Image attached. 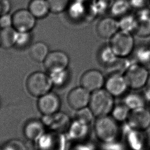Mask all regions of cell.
<instances>
[{"label":"cell","mask_w":150,"mask_h":150,"mask_svg":"<svg viewBox=\"0 0 150 150\" xmlns=\"http://www.w3.org/2000/svg\"><path fill=\"white\" fill-rule=\"evenodd\" d=\"M43 122L51 131L62 133L69 130L71 120L68 115L63 112H57L52 115L44 116Z\"/></svg>","instance_id":"cell-14"},{"label":"cell","mask_w":150,"mask_h":150,"mask_svg":"<svg viewBox=\"0 0 150 150\" xmlns=\"http://www.w3.org/2000/svg\"><path fill=\"white\" fill-rule=\"evenodd\" d=\"M137 27L135 33L142 37L150 35V9L148 7L138 10L136 14Z\"/></svg>","instance_id":"cell-17"},{"label":"cell","mask_w":150,"mask_h":150,"mask_svg":"<svg viewBox=\"0 0 150 150\" xmlns=\"http://www.w3.org/2000/svg\"><path fill=\"white\" fill-rule=\"evenodd\" d=\"M114 106V96L105 89L101 88L92 92L88 108L95 116H108L112 112Z\"/></svg>","instance_id":"cell-1"},{"label":"cell","mask_w":150,"mask_h":150,"mask_svg":"<svg viewBox=\"0 0 150 150\" xmlns=\"http://www.w3.org/2000/svg\"><path fill=\"white\" fill-rule=\"evenodd\" d=\"M94 129L98 139L105 143L114 141L119 133L117 121L108 115L97 117L94 125Z\"/></svg>","instance_id":"cell-2"},{"label":"cell","mask_w":150,"mask_h":150,"mask_svg":"<svg viewBox=\"0 0 150 150\" xmlns=\"http://www.w3.org/2000/svg\"><path fill=\"white\" fill-rule=\"evenodd\" d=\"M0 46H1V43H0Z\"/></svg>","instance_id":"cell-43"},{"label":"cell","mask_w":150,"mask_h":150,"mask_svg":"<svg viewBox=\"0 0 150 150\" xmlns=\"http://www.w3.org/2000/svg\"><path fill=\"white\" fill-rule=\"evenodd\" d=\"M110 45L119 58H127L134 50L135 40L132 33L119 30L110 38Z\"/></svg>","instance_id":"cell-4"},{"label":"cell","mask_w":150,"mask_h":150,"mask_svg":"<svg viewBox=\"0 0 150 150\" xmlns=\"http://www.w3.org/2000/svg\"><path fill=\"white\" fill-rule=\"evenodd\" d=\"M11 9V4L9 0H0V16L9 13Z\"/></svg>","instance_id":"cell-37"},{"label":"cell","mask_w":150,"mask_h":150,"mask_svg":"<svg viewBox=\"0 0 150 150\" xmlns=\"http://www.w3.org/2000/svg\"><path fill=\"white\" fill-rule=\"evenodd\" d=\"M128 123L134 129L143 131L150 126V111L145 107L131 110L127 118Z\"/></svg>","instance_id":"cell-13"},{"label":"cell","mask_w":150,"mask_h":150,"mask_svg":"<svg viewBox=\"0 0 150 150\" xmlns=\"http://www.w3.org/2000/svg\"><path fill=\"white\" fill-rule=\"evenodd\" d=\"M31 38L30 32L17 31L15 46L19 48L26 47L30 43Z\"/></svg>","instance_id":"cell-33"},{"label":"cell","mask_w":150,"mask_h":150,"mask_svg":"<svg viewBox=\"0 0 150 150\" xmlns=\"http://www.w3.org/2000/svg\"><path fill=\"white\" fill-rule=\"evenodd\" d=\"M17 31L13 27L2 28L0 30L1 46L8 49L15 46Z\"/></svg>","instance_id":"cell-23"},{"label":"cell","mask_w":150,"mask_h":150,"mask_svg":"<svg viewBox=\"0 0 150 150\" xmlns=\"http://www.w3.org/2000/svg\"><path fill=\"white\" fill-rule=\"evenodd\" d=\"M28 9L36 19L44 18L50 11L47 0H31Z\"/></svg>","instance_id":"cell-18"},{"label":"cell","mask_w":150,"mask_h":150,"mask_svg":"<svg viewBox=\"0 0 150 150\" xmlns=\"http://www.w3.org/2000/svg\"><path fill=\"white\" fill-rule=\"evenodd\" d=\"M75 116L76 120L88 125L91 123L95 116L90 108L87 106L77 110Z\"/></svg>","instance_id":"cell-32"},{"label":"cell","mask_w":150,"mask_h":150,"mask_svg":"<svg viewBox=\"0 0 150 150\" xmlns=\"http://www.w3.org/2000/svg\"><path fill=\"white\" fill-rule=\"evenodd\" d=\"M44 65L50 72L67 69L69 58L67 53L61 50H54L49 52L44 61Z\"/></svg>","instance_id":"cell-10"},{"label":"cell","mask_w":150,"mask_h":150,"mask_svg":"<svg viewBox=\"0 0 150 150\" xmlns=\"http://www.w3.org/2000/svg\"><path fill=\"white\" fill-rule=\"evenodd\" d=\"M135 62L150 69V48L149 45L141 46L134 52Z\"/></svg>","instance_id":"cell-27"},{"label":"cell","mask_w":150,"mask_h":150,"mask_svg":"<svg viewBox=\"0 0 150 150\" xmlns=\"http://www.w3.org/2000/svg\"><path fill=\"white\" fill-rule=\"evenodd\" d=\"M105 81L103 74L95 69L86 71L80 78L81 86L91 93L102 88Z\"/></svg>","instance_id":"cell-9"},{"label":"cell","mask_w":150,"mask_h":150,"mask_svg":"<svg viewBox=\"0 0 150 150\" xmlns=\"http://www.w3.org/2000/svg\"></svg>","instance_id":"cell-44"},{"label":"cell","mask_w":150,"mask_h":150,"mask_svg":"<svg viewBox=\"0 0 150 150\" xmlns=\"http://www.w3.org/2000/svg\"><path fill=\"white\" fill-rule=\"evenodd\" d=\"M146 94L149 98H150V74L148 78V81L146 83Z\"/></svg>","instance_id":"cell-38"},{"label":"cell","mask_w":150,"mask_h":150,"mask_svg":"<svg viewBox=\"0 0 150 150\" xmlns=\"http://www.w3.org/2000/svg\"><path fill=\"white\" fill-rule=\"evenodd\" d=\"M130 109L125 104H118L115 105L112 114V118L116 121H123L127 119L129 115Z\"/></svg>","instance_id":"cell-30"},{"label":"cell","mask_w":150,"mask_h":150,"mask_svg":"<svg viewBox=\"0 0 150 150\" xmlns=\"http://www.w3.org/2000/svg\"><path fill=\"white\" fill-rule=\"evenodd\" d=\"M88 125L76 120L69 127L71 136L76 139L84 137L88 132Z\"/></svg>","instance_id":"cell-29"},{"label":"cell","mask_w":150,"mask_h":150,"mask_svg":"<svg viewBox=\"0 0 150 150\" xmlns=\"http://www.w3.org/2000/svg\"><path fill=\"white\" fill-rule=\"evenodd\" d=\"M45 133V125L43 121L33 119L28 121L24 127V134L27 139L37 142Z\"/></svg>","instance_id":"cell-16"},{"label":"cell","mask_w":150,"mask_h":150,"mask_svg":"<svg viewBox=\"0 0 150 150\" xmlns=\"http://www.w3.org/2000/svg\"><path fill=\"white\" fill-rule=\"evenodd\" d=\"M149 110H150V103H149Z\"/></svg>","instance_id":"cell-40"},{"label":"cell","mask_w":150,"mask_h":150,"mask_svg":"<svg viewBox=\"0 0 150 150\" xmlns=\"http://www.w3.org/2000/svg\"><path fill=\"white\" fill-rule=\"evenodd\" d=\"M124 104H125L130 110L144 108L145 107L146 104L145 97L144 95L137 92L129 93L125 96Z\"/></svg>","instance_id":"cell-25"},{"label":"cell","mask_w":150,"mask_h":150,"mask_svg":"<svg viewBox=\"0 0 150 150\" xmlns=\"http://www.w3.org/2000/svg\"><path fill=\"white\" fill-rule=\"evenodd\" d=\"M13 27V17L9 13L0 16V28H6Z\"/></svg>","instance_id":"cell-35"},{"label":"cell","mask_w":150,"mask_h":150,"mask_svg":"<svg viewBox=\"0 0 150 150\" xmlns=\"http://www.w3.org/2000/svg\"><path fill=\"white\" fill-rule=\"evenodd\" d=\"M0 150H4L3 149H0Z\"/></svg>","instance_id":"cell-42"},{"label":"cell","mask_w":150,"mask_h":150,"mask_svg":"<svg viewBox=\"0 0 150 150\" xmlns=\"http://www.w3.org/2000/svg\"><path fill=\"white\" fill-rule=\"evenodd\" d=\"M49 76L53 85L61 86L67 83L69 79V74L67 69L53 71L50 72Z\"/></svg>","instance_id":"cell-28"},{"label":"cell","mask_w":150,"mask_h":150,"mask_svg":"<svg viewBox=\"0 0 150 150\" xmlns=\"http://www.w3.org/2000/svg\"><path fill=\"white\" fill-rule=\"evenodd\" d=\"M119 30L118 20L112 17L103 18L98 22L96 27L98 35L104 39L111 38Z\"/></svg>","instance_id":"cell-15"},{"label":"cell","mask_w":150,"mask_h":150,"mask_svg":"<svg viewBox=\"0 0 150 150\" xmlns=\"http://www.w3.org/2000/svg\"><path fill=\"white\" fill-rule=\"evenodd\" d=\"M67 11L69 17L71 19L78 21L83 19L86 16L88 8L85 3L74 0L73 2L70 3Z\"/></svg>","instance_id":"cell-21"},{"label":"cell","mask_w":150,"mask_h":150,"mask_svg":"<svg viewBox=\"0 0 150 150\" xmlns=\"http://www.w3.org/2000/svg\"><path fill=\"white\" fill-rule=\"evenodd\" d=\"M37 105L43 115L49 116L58 112L60 108V99L56 94L50 92L40 97Z\"/></svg>","instance_id":"cell-12"},{"label":"cell","mask_w":150,"mask_h":150,"mask_svg":"<svg viewBox=\"0 0 150 150\" xmlns=\"http://www.w3.org/2000/svg\"><path fill=\"white\" fill-rule=\"evenodd\" d=\"M114 0H92L88 9L86 16L90 18L97 17L110 10Z\"/></svg>","instance_id":"cell-22"},{"label":"cell","mask_w":150,"mask_h":150,"mask_svg":"<svg viewBox=\"0 0 150 150\" xmlns=\"http://www.w3.org/2000/svg\"><path fill=\"white\" fill-rule=\"evenodd\" d=\"M149 45V47H150V42H149V45Z\"/></svg>","instance_id":"cell-41"},{"label":"cell","mask_w":150,"mask_h":150,"mask_svg":"<svg viewBox=\"0 0 150 150\" xmlns=\"http://www.w3.org/2000/svg\"><path fill=\"white\" fill-rule=\"evenodd\" d=\"M53 83L49 75L42 71L32 73L27 78L26 87L32 96L41 97L50 92Z\"/></svg>","instance_id":"cell-3"},{"label":"cell","mask_w":150,"mask_h":150,"mask_svg":"<svg viewBox=\"0 0 150 150\" xmlns=\"http://www.w3.org/2000/svg\"><path fill=\"white\" fill-rule=\"evenodd\" d=\"M50 11L60 13L67 10L70 4L69 0H47Z\"/></svg>","instance_id":"cell-31"},{"label":"cell","mask_w":150,"mask_h":150,"mask_svg":"<svg viewBox=\"0 0 150 150\" xmlns=\"http://www.w3.org/2000/svg\"><path fill=\"white\" fill-rule=\"evenodd\" d=\"M105 89L114 97L121 96L129 88L124 74L111 73L105 79Z\"/></svg>","instance_id":"cell-8"},{"label":"cell","mask_w":150,"mask_h":150,"mask_svg":"<svg viewBox=\"0 0 150 150\" xmlns=\"http://www.w3.org/2000/svg\"><path fill=\"white\" fill-rule=\"evenodd\" d=\"M4 150H27L25 144L19 139L10 140L3 146Z\"/></svg>","instance_id":"cell-34"},{"label":"cell","mask_w":150,"mask_h":150,"mask_svg":"<svg viewBox=\"0 0 150 150\" xmlns=\"http://www.w3.org/2000/svg\"><path fill=\"white\" fill-rule=\"evenodd\" d=\"M132 8L139 10L141 9L147 7L150 3V0H129Z\"/></svg>","instance_id":"cell-36"},{"label":"cell","mask_w":150,"mask_h":150,"mask_svg":"<svg viewBox=\"0 0 150 150\" xmlns=\"http://www.w3.org/2000/svg\"><path fill=\"white\" fill-rule=\"evenodd\" d=\"M77 1H81V2H82L86 3V2H88V1H89V0H77Z\"/></svg>","instance_id":"cell-39"},{"label":"cell","mask_w":150,"mask_h":150,"mask_svg":"<svg viewBox=\"0 0 150 150\" xmlns=\"http://www.w3.org/2000/svg\"><path fill=\"white\" fill-rule=\"evenodd\" d=\"M91 95V92L81 86L71 90L67 100L71 108L79 110L88 106Z\"/></svg>","instance_id":"cell-11"},{"label":"cell","mask_w":150,"mask_h":150,"mask_svg":"<svg viewBox=\"0 0 150 150\" xmlns=\"http://www.w3.org/2000/svg\"><path fill=\"white\" fill-rule=\"evenodd\" d=\"M98 59L101 64L110 68L117 62L119 59L110 45H105L100 49L98 54Z\"/></svg>","instance_id":"cell-20"},{"label":"cell","mask_w":150,"mask_h":150,"mask_svg":"<svg viewBox=\"0 0 150 150\" xmlns=\"http://www.w3.org/2000/svg\"><path fill=\"white\" fill-rule=\"evenodd\" d=\"M149 75L148 69L135 62L130 65L124 74L129 88L134 90L146 86Z\"/></svg>","instance_id":"cell-5"},{"label":"cell","mask_w":150,"mask_h":150,"mask_svg":"<svg viewBox=\"0 0 150 150\" xmlns=\"http://www.w3.org/2000/svg\"><path fill=\"white\" fill-rule=\"evenodd\" d=\"M13 27L17 31L30 32L35 27L36 18L28 9H21L13 15Z\"/></svg>","instance_id":"cell-7"},{"label":"cell","mask_w":150,"mask_h":150,"mask_svg":"<svg viewBox=\"0 0 150 150\" xmlns=\"http://www.w3.org/2000/svg\"><path fill=\"white\" fill-rule=\"evenodd\" d=\"M131 8L129 0H114L109 11L112 17L120 18L129 13Z\"/></svg>","instance_id":"cell-24"},{"label":"cell","mask_w":150,"mask_h":150,"mask_svg":"<svg viewBox=\"0 0 150 150\" xmlns=\"http://www.w3.org/2000/svg\"><path fill=\"white\" fill-rule=\"evenodd\" d=\"M37 142L38 150H64L65 138L61 133L45 132Z\"/></svg>","instance_id":"cell-6"},{"label":"cell","mask_w":150,"mask_h":150,"mask_svg":"<svg viewBox=\"0 0 150 150\" xmlns=\"http://www.w3.org/2000/svg\"><path fill=\"white\" fill-rule=\"evenodd\" d=\"M119 29L123 31L135 33L137 27V19L135 15L128 13L119 18Z\"/></svg>","instance_id":"cell-26"},{"label":"cell","mask_w":150,"mask_h":150,"mask_svg":"<svg viewBox=\"0 0 150 150\" xmlns=\"http://www.w3.org/2000/svg\"><path fill=\"white\" fill-rule=\"evenodd\" d=\"M49 52L48 45L41 41L32 44L29 50V54L31 58L37 62H43Z\"/></svg>","instance_id":"cell-19"}]
</instances>
